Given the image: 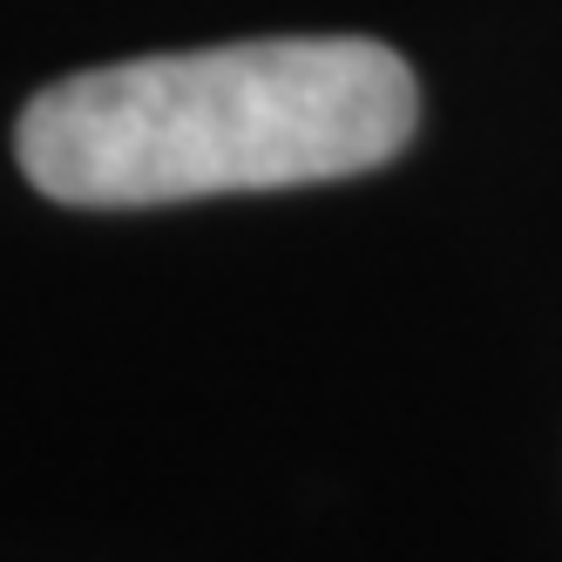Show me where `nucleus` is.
<instances>
[{
  "mask_svg": "<svg viewBox=\"0 0 562 562\" xmlns=\"http://www.w3.org/2000/svg\"><path fill=\"white\" fill-rule=\"evenodd\" d=\"M414 68L359 34H285L82 68L21 109L27 183L75 211L333 183L414 143Z\"/></svg>",
  "mask_w": 562,
  "mask_h": 562,
  "instance_id": "nucleus-1",
  "label": "nucleus"
}]
</instances>
